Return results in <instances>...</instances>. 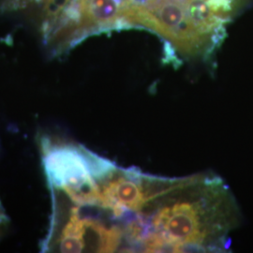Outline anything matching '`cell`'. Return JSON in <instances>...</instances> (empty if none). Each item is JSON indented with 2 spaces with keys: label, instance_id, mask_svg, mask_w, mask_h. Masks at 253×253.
<instances>
[{
  "label": "cell",
  "instance_id": "cell-3",
  "mask_svg": "<svg viewBox=\"0 0 253 253\" xmlns=\"http://www.w3.org/2000/svg\"><path fill=\"white\" fill-rule=\"evenodd\" d=\"M78 38L85 32L121 27L120 6L116 0H81Z\"/></svg>",
  "mask_w": 253,
  "mask_h": 253
},
{
  "label": "cell",
  "instance_id": "cell-1",
  "mask_svg": "<svg viewBox=\"0 0 253 253\" xmlns=\"http://www.w3.org/2000/svg\"><path fill=\"white\" fill-rule=\"evenodd\" d=\"M233 200L217 177L196 175L145 208L123 224L127 250L147 253L213 252L225 249L233 226Z\"/></svg>",
  "mask_w": 253,
  "mask_h": 253
},
{
  "label": "cell",
  "instance_id": "cell-2",
  "mask_svg": "<svg viewBox=\"0 0 253 253\" xmlns=\"http://www.w3.org/2000/svg\"><path fill=\"white\" fill-rule=\"evenodd\" d=\"M121 24L146 27L167 40L184 55L209 53L217 45L226 17L214 11L208 0H123Z\"/></svg>",
  "mask_w": 253,
  "mask_h": 253
}]
</instances>
